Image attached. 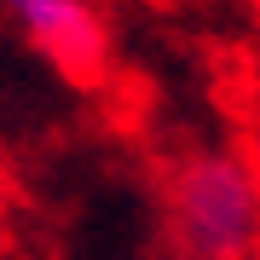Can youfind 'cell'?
<instances>
[{
	"label": "cell",
	"instance_id": "cell-1",
	"mask_svg": "<svg viewBox=\"0 0 260 260\" xmlns=\"http://www.w3.org/2000/svg\"><path fill=\"white\" fill-rule=\"evenodd\" d=\"M174 243L191 260H243L260 249V174L243 156H191L168 191Z\"/></svg>",
	"mask_w": 260,
	"mask_h": 260
},
{
	"label": "cell",
	"instance_id": "cell-2",
	"mask_svg": "<svg viewBox=\"0 0 260 260\" xmlns=\"http://www.w3.org/2000/svg\"><path fill=\"white\" fill-rule=\"evenodd\" d=\"M0 6L64 75H93L104 64V23L87 0H0Z\"/></svg>",
	"mask_w": 260,
	"mask_h": 260
}]
</instances>
